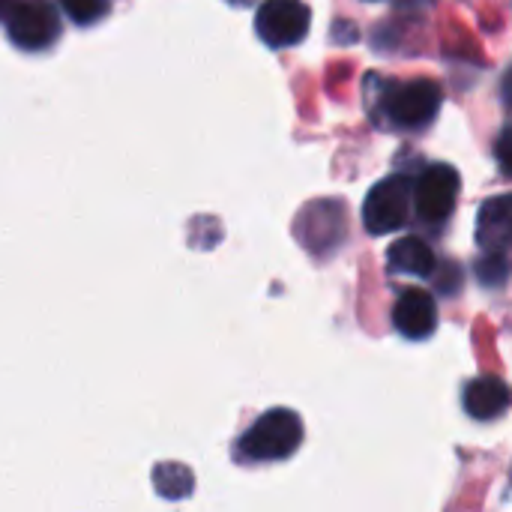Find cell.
<instances>
[{"label":"cell","mask_w":512,"mask_h":512,"mask_svg":"<svg viewBox=\"0 0 512 512\" xmlns=\"http://www.w3.org/2000/svg\"><path fill=\"white\" fill-rule=\"evenodd\" d=\"M459 171L453 165H429L414 183V207L423 222H444L459 198Z\"/></svg>","instance_id":"obj_6"},{"label":"cell","mask_w":512,"mask_h":512,"mask_svg":"<svg viewBox=\"0 0 512 512\" xmlns=\"http://www.w3.org/2000/svg\"><path fill=\"white\" fill-rule=\"evenodd\" d=\"M507 273H510V261L501 252H486L477 261V276H480L483 285H501L507 279Z\"/></svg>","instance_id":"obj_13"},{"label":"cell","mask_w":512,"mask_h":512,"mask_svg":"<svg viewBox=\"0 0 512 512\" xmlns=\"http://www.w3.org/2000/svg\"><path fill=\"white\" fill-rule=\"evenodd\" d=\"M153 486H156V492H159L162 498H168V501H183V498L192 495L195 477H192V471H189L186 465H180V462H162V465L153 468Z\"/></svg>","instance_id":"obj_11"},{"label":"cell","mask_w":512,"mask_h":512,"mask_svg":"<svg viewBox=\"0 0 512 512\" xmlns=\"http://www.w3.org/2000/svg\"><path fill=\"white\" fill-rule=\"evenodd\" d=\"M387 264L399 276H420V279H426V276L435 273V252L420 237H402V240H396L390 246Z\"/></svg>","instance_id":"obj_10"},{"label":"cell","mask_w":512,"mask_h":512,"mask_svg":"<svg viewBox=\"0 0 512 512\" xmlns=\"http://www.w3.org/2000/svg\"><path fill=\"white\" fill-rule=\"evenodd\" d=\"M309 6L300 0H264L255 15V30L270 48H288L309 33Z\"/></svg>","instance_id":"obj_4"},{"label":"cell","mask_w":512,"mask_h":512,"mask_svg":"<svg viewBox=\"0 0 512 512\" xmlns=\"http://www.w3.org/2000/svg\"><path fill=\"white\" fill-rule=\"evenodd\" d=\"M501 93H504V105L512 111V66L507 69V75H504V84H501Z\"/></svg>","instance_id":"obj_15"},{"label":"cell","mask_w":512,"mask_h":512,"mask_svg":"<svg viewBox=\"0 0 512 512\" xmlns=\"http://www.w3.org/2000/svg\"><path fill=\"white\" fill-rule=\"evenodd\" d=\"M465 411L474 417V420H498L510 411L512 405V390L495 375H483V378H474L468 387H465Z\"/></svg>","instance_id":"obj_9"},{"label":"cell","mask_w":512,"mask_h":512,"mask_svg":"<svg viewBox=\"0 0 512 512\" xmlns=\"http://www.w3.org/2000/svg\"><path fill=\"white\" fill-rule=\"evenodd\" d=\"M60 6L75 24L87 27V24H96L108 15L111 0H60Z\"/></svg>","instance_id":"obj_12"},{"label":"cell","mask_w":512,"mask_h":512,"mask_svg":"<svg viewBox=\"0 0 512 512\" xmlns=\"http://www.w3.org/2000/svg\"><path fill=\"white\" fill-rule=\"evenodd\" d=\"M495 156H498V165H501V171L512 177V126H507L504 132H501V138H498V144H495Z\"/></svg>","instance_id":"obj_14"},{"label":"cell","mask_w":512,"mask_h":512,"mask_svg":"<svg viewBox=\"0 0 512 512\" xmlns=\"http://www.w3.org/2000/svg\"><path fill=\"white\" fill-rule=\"evenodd\" d=\"M477 243L486 252L512 249V192L489 198L477 213Z\"/></svg>","instance_id":"obj_8"},{"label":"cell","mask_w":512,"mask_h":512,"mask_svg":"<svg viewBox=\"0 0 512 512\" xmlns=\"http://www.w3.org/2000/svg\"><path fill=\"white\" fill-rule=\"evenodd\" d=\"M441 102H444L441 87L435 81H429V78H417V81L390 87V93H387V117L402 129H420V126L432 123Z\"/></svg>","instance_id":"obj_3"},{"label":"cell","mask_w":512,"mask_h":512,"mask_svg":"<svg viewBox=\"0 0 512 512\" xmlns=\"http://www.w3.org/2000/svg\"><path fill=\"white\" fill-rule=\"evenodd\" d=\"M303 444V420L291 408H273L261 414L237 441L243 462H285Z\"/></svg>","instance_id":"obj_1"},{"label":"cell","mask_w":512,"mask_h":512,"mask_svg":"<svg viewBox=\"0 0 512 512\" xmlns=\"http://www.w3.org/2000/svg\"><path fill=\"white\" fill-rule=\"evenodd\" d=\"M6 30L12 42L24 51H42L60 36V21L51 3L45 0H21L6 15Z\"/></svg>","instance_id":"obj_5"},{"label":"cell","mask_w":512,"mask_h":512,"mask_svg":"<svg viewBox=\"0 0 512 512\" xmlns=\"http://www.w3.org/2000/svg\"><path fill=\"white\" fill-rule=\"evenodd\" d=\"M225 3H231V6H252L255 0H225Z\"/></svg>","instance_id":"obj_17"},{"label":"cell","mask_w":512,"mask_h":512,"mask_svg":"<svg viewBox=\"0 0 512 512\" xmlns=\"http://www.w3.org/2000/svg\"><path fill=\"white\" fill-rule=\"evenodd\" d=\"M393 327L411 339V342H423L438 330V306L435 297L423 288H408L399 294L396 306H393Z\"/></svg>","instance_id":"obj_7"},{"label":"cell","mask_w":512,"mask_h":512,"mask_svg":"<svg viewBox=\"0 0 512 512\" xmlns=\"http://www.w3.org/2000/svg\"><path fill=\"white\" fill-rule=\"evenodd\" d=\"M411 204H414V183L408 177H387L375 183L363 201L366 231L375 237L399 231L411 216Z\"/></svg>","instance_id":"obj_2"},{"label":"cell","mask_w":512,"mask_h":512,"mask_svg":"<svg viewBox=\"0 0 512 512\" xmlns=\"http://www.w3.org/2000/svg\"><path fill=\"white\" fill-rule=\"evenodd\" d=\"M12 6H15V0H0V15H9Z\"/></svg>","instance_id":"obj_16"}]
</instances>
